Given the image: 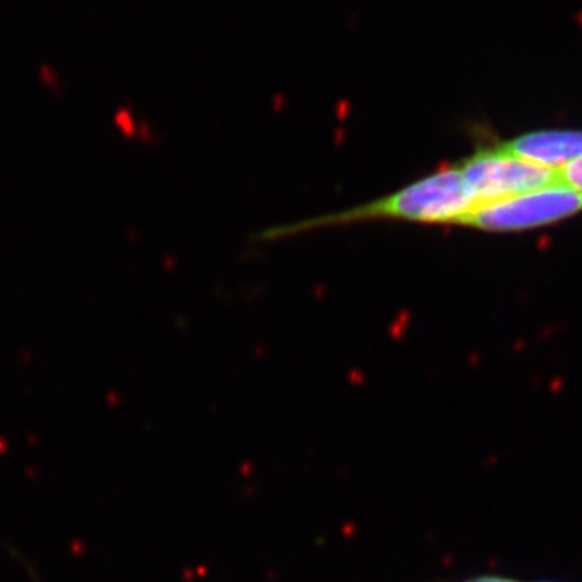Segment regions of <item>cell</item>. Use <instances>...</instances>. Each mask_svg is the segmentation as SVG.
<instances>
[{"label": "cell", "mask_w": 582, "mask_h": 582, "mask_svg": "<svg viewBox=\"0 0 582 582\" xmlns=\"http://www.w3.org/2000/svg\"><path fill=\"white\" fill-rule=\"evenodd\" d=\"M476 209L474 196L461 172L459 164L443 167L399 191L383 196L364 205L351 207L337 213L303 220L299 224L277 227L264 232V238H280L307 230L348 225L371 220H398L413 224H451L459 225Z\"/></svg>", "instance_id": "1"}, {"label": "cell", "mask_w": 582, "mask_h": 582, "mask_svg": "<svg viewBox=\"0 0 582 582\" xmlns=\"http://www.w3.org/2000/svg\"><path fill=\"white\" fill-rule=\"evenodd\" d=\"M461 582H519V580H515V579L506 577V576L489 574V576H477V577L466 579V580H461Z\"/></svg>", "instance_id": "6"}, {"label": "cell", "mask_w": 582, "mask_h": 582, "mask_svg": "<svg viewBox=\"0 0 582 582\" xmlns=\"http://www.w3.org/2000/svg\"><path fill=\"white\" fill-rule=\"evenodd\" d=\"M560 176L564 185L582 194V157L572 160L571 164L563 167L560 170Z\"/></svg>", "instance_id": "5"}, {"label": "cell", "mask_w": 582, "mask_h": 582, "mask_svg": "<svg viewBox=\"0 0 582 582\" xmlns=\"http://www.w3.org/2000/svg\"><path fill=\"white\" fill-rule=\"evenodd\" d=\"M535 582H555V580H535Z\"/></svg>", "instance_id": "7"}, {"label": "cell", "mask_w": 582, "mask_h": 582, "mask_svg": "<svg viewBox=\"0 0 582 582\" xmlns=\"http://www.w3.org/2000/svg\"><path fill=\"white\" fill-rule=\"evenodd\" d=\"M515 156L552 170H561L582 157V131H534L501 142Z\"/></svg>", "instance_id": "4"}, {"label": "cell", "mask_w": 582, "mask_h": 582, "mask_svg": "<svg viewBox=\"0 0 582 582\" xmlns=\"http://www.w3.org/2000/svg\"><path fill=\"white\" fill-rule=\"evenodd\" d=\"M582 210V194L563 181L513 198L485 204L459 225L484 232H523L572 217Z\"/></svg>", "instance_id": "3"}, {"label": "cell", "mask_w": 582, "mask_h": 582, "mask_svg": "<svg viewBox=\"0 0 582 582\" xmlns=\"http://www.w3.org/2000/svg\"><path fill=\"white\" fill-rule=\"evenodd\" d=\"M476 209L529 191L561 183L560 170L534 164L496 144L482 148L459 164ZM474 209V210H476Z\"/></svg>", "instance_id": "2"}]
</instances>
